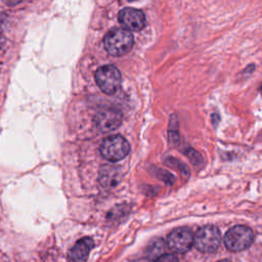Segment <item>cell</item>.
<instances>
[{
    "instance_id": "obj_1",
    "label": "cell",
    "mask_w": 262,
    "mask_h": 262,
    "mask_svg": "<svg viewBox=\"0 0 262 262\" xmlns=\"http://www.w3.org/2000/svg\"><path fill=\"white\" fill-rule=\"evenodd\" d=\"M134 38L131 32L125 29H112L103 39L104 49L113 56H121L129 52L133 46Z\"/></svg>"
},
{
    "instance_id": "obj_2",
    "label": "cell",
    "mask_w": 262,
    "mask_h": 262,
    "mask_svg": "<svg viewBox=\"0 0 262 262\" xmlns=\"http://www.w3.org/2000/svg\"><path fill=\"white\" fill-rule=\"evenodd\" d=\"M254 242L253 230L246 225H235L231 227L224 236V243L228 250L239 252L249 248Z\"/></svg>"
},
{
    "instance_id": "obj_3",
    "label": "cell",
    "mask_w": 262,
    "mask_h": 262,
    "mask_svg": "<svg viewBox=\"0 0 262 262\" xmlns=\"http://www.w3.org/2000/svg\"><path fill=\"white\" fill-rule=\"evenodd\" d=\"M130 151V144L121 135H112L102 140L100 145L101 156L111 162L124 159Z\"/></svg>"
},
{
    "instance_id": "obj_4",
    "label": "cell",
    "mask_w": 262,
    "mask_h": 262,
    "mask_svg": "<svg viewBox=\"0 0 262 262\" xmlns=\"http://www.w3.org/2000/svg\"><path fill=\"white\" fill-rule=\"evenodd\" d=\"M95 82L103 93L112 95L121 86V73L115 66H102L95 73Z\"/></svg>"
},
{
    "instance_id": "obj_5",
    "label": "cell",
    "mask_w": 262,
    "mask_h": 262,
    "mask_svg": "<svg viewBox=\"0 0 262 262\" xmlns=\"http://www.w3.org/2000/svg\"><path fill=\"white\" fill-rule=\"evenodd\" d=\"M220 242V231L214 225L202 226L193 236V244L195 248L203 253L215 252L218 249Z\"/></svg>"
},
{
    "instance_id": "obj_6",
    "label": "cell",
    "mask_w": 262,
    "mask_h": 262,
    "mask_svg": "<svg viewBox=\"0 0 262 262\" xmlns=\"http://www.w3.org/2000/svg\"><path fill=\"white\" fill-rule=\"evenodd\" d=\"M167 244L173 252L183 254L191 248L193 244V233L186 227L177 228L168 235Z\"/></svg>"
},
{
    "instance_id": "obj_7",
    "label": "cell",
    "mask_w": 262,
    "mask_h": 262,
    "mask_svg": "<svg viewBox=\"0 0 262 262\" xmlns=\"http://www.w3.org/2000/svg\"><path fill=\"white\" fill-rule=\"evenodd\" d=\"M93 122L99 131L110 132L122 124V114L115 108H105L95 114Z\"/></svg>"
},
{
    "instance_id": "obj_8",
    "label": "cell",
    "mask_w": 262,
    "mask_h": 262,
    "mask_svg": "<svg viewBox=\"0 0 262 262\" xmlns=\"http://www.w3.org/2000/svg\"><path fill=\"white\" fill-rule=\"evenodd\" d=\"M119 23L127 31H139L145 26V15L141 10L126 7L118 14Z\"/></svg>"
},
{
    "instance_id": "obj_9",
    "label": "cell",
    "mask_w": 262,
    "mask_h": 262,
    "mask_svg": "<svg viewBox=\"0 0 262 262\" xmlns=\"http://www.w3.org/2000/svg\"><path fill=\"white\" fill-rule=\"evenodd\" d=\"M122 179V171L120 167L112 165H103L98 172V181L105 189L115 188Z\"/></svg>"
},
{
    "instance_id": "obj_10",
    "label": "cell",
    "mask_w": 262,
    "mask_h": 262,
    "mask_svg": "<svg viewBox=\"0 0 262 262\" xmlns=\"http://www.w3.org/2000/svg\"><path fill=\"white\" fill-rule=\"evenodd\" d=\"M94 242L91 237L85 236L80 238L69 251V258L73 262H84L92 250Z\"/></svg>"
},
{
    "instance_id": "obj_11",
    "label": "cell",
    "mask_w": 262,
    "mask_h": 262,
    "mask_svg": "<svg viewBox=\"0 0 262 262\" xmlns=\"http://www.w3.org/2000/svg\"><path fill=\"white\" fill-rule=\"evenodd\" d=\"M166 250V244L165 242L162 239V238H159V239H156L147 248L146 250V254H147V257L149 259H157L158 257H160L161 255L164 254Z\"/></svg>"
},
{
    "instance_id": "obj_12",
    "label": "cell",
    "mask_w": 262,
    "mask_h": 262,
    "mask_svg": "<svg viewBox=\"0 0 262 262\" xmlns=\"http://www.w3.org/2000/svg\"><path fill=\"white\" fill-rule=\"evenodd\" d=\"M154 262H178V258L174 254H163Z\"/></svg>"
},
{
    "instance_id": "obj_13",
    "label": "cell",
    "mask_w": 262,
    "mask_h": 262,
    "mask_svg": "<svg viewBox=\"0 0 262 262\" xmlns=\"http://www.w3.org/2000/svg\"><path fill=\"white\" fill-rule=\"evenodd\" d=\"M218 262H230V261H228V260H221V261H218Z\"/></svg>"
},
{
    "instance_id": "obj_14",
    "label": "cell",
    "mask_w": 262,
    "mask_h": 262,
    "mask_svg": "<svg viewBox=\"0 0 262 262\" xmlns=\"http://www.w3.org/2000/svg\"><path fill=\"white\" fill-rule=\"evenodd\" d=\"M2 18H3V17L1 16V17H0V28H1V24H2Z\"/></svg>"
},
{
    "instance_id": "obj_15",
    "label": "cell",
    "mask_w": 262,
    "mask_h": 262,
    "mask_svg": "<svg viewBox=\"0 0 262 262\" xmlns=\"http://www.w3.org/2000/svg\"><path fill=\"white\" fill-rule=\"evenodd\" d=\"M128 1H130V2H131V1H136V0H128Z\"/></svg>"
}]
</instances>
